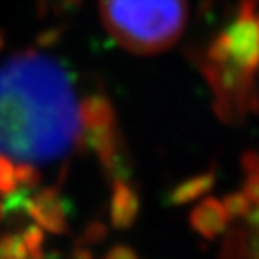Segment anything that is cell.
I'll return each instance as SVG.
<instances>
[{
	"mask_svg": "<svg viewBox=\"0 0 259 259\" xmlns=\"http://www.w3.org/2000/svg\"><path fill=\"white\" fill-rule=\"evenodd\" d=\"M106 103L87 97L72 65L44 47L0 60V157L22 164L61 158Z\"/></svg>",
	"mask_w": 259,
	"mask_h": 259,
	"instance_id": "obj_1",
	"label": "cell"
},
{
	"mask_svg": "<svg viewBox=\"0 0 259 259\" xmlns=\"http://www.w3.org/2000/svg\"><path fill=\"white\" fill-rule=\"evenodd\" d=\"M196 218L203 232L214 231L222 239L220 259H259V151L243 158L238 189L212 210L200 209Z\"/></svg>",
	"mask_w": 259,
	"mask_h": 259,
	"instance_id": "obj_4",
	"label": "cell"
},
{
	"mask_svg": "<svg viewBox=\"0 0 259 259\" xmlns=\"http://www.w3.org/2000/svg\"><path fill=\"white\" fill-rule=\"evenodd\" d=\"M200 70L216 115L241 122L259 110V0H239L231 22L202 51Z\"/></svg>",
	"mask_w": 259,
	"mask_h": 259,
	"instance_id": "obj_2",
	"label": "cell"
},
{
	"mask_svg": "<svg viewBox=\"0 0 259 259\" xmlns=\"http://www.w3.org/2000/svg\"><path fill=\"white\" fill-rule=\"evenodd\" d=\"M105 31L128 53L151 56L173 47L186 31L187 0H99Z\"/></svg>",
	"mask_w": 259,
	"mask_h": 259,
	"instance_id": "obj_3",
	"label": "cell"
}]
</instances>
